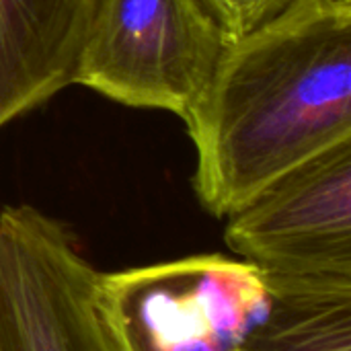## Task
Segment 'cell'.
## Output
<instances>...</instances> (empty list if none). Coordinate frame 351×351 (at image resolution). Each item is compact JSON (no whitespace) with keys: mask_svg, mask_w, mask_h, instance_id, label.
<instances>
[{"mask_svg":"<svg viewBox=\"0 0 351 351\" xmlns=\"http://www.w3.org/2000/svg\"><path fill=\"white\" fill-rule=\"evenodd\" d=\"M185 125L193 189L214 218L351 140V0H290L232 39Z\"/></svg>","mask_w":351,"mask_h":351,"instance_id":"obj_1","label":"cell"},{"mask_svg":"<svg viewBox=\"0 0 351 351\" xmlns=\"http://www.w3.org/2000/svg\"><path fill=\"white\" fill-rule=\"evenodd\" d=\"M0 351H134L103 274L33 206L0 208Z\"/></svg>","mask_w":351,"mask_h":351,"instance_id":"obj_2","label":"cell"},{"mask_svg":"<svg viewBox=\"0 0 351 351\" xmlns=\"http://www.w3.org/2000/svg\"><path fill=\"white\" fill-rule=\"evenodd\" d=\"M228 43L199 0H99L72 84L185 121Z\"/></svg>","mask_w":351,"mask_h":351,"instance_id":"obj_3","label":"cell"},{"mask_svg":"<svg viewBox=\"0 0 351 351\" xmlns=\"http://www.w3.org/2000/svg\"><path fill=\"white\" fill-rule=\"evenodd\" d=\"M134 351H243L269 311L263 274L220 253L103 274Z\"/></svg>","mask_w":351,"mask_h":351,"instance_id":"obj_4","label":"cell"},{"mask_svg":"<svg viewBox=\"0 0 351 351\" xmlns=\"http://www.w3.org/2000/svg\"><path fill=\"white\" fill-rule=\"evenodd\" d=\"M224 241L265 280L351 284V140L286 171L230 214Z\"/></svg>","mask_w":351,"mask_h":351,"instance_id":"obj_5","label":"cell"},{"mask_svg":"<svg viewBox=\"0 0 351 351\" xmlns=\"http://www.w3.org/2000/svg\"><path fill=\"white\" fill-rule=\"evenodd\" d=\"M99 0H0V128L72 84Z\"/></svg>","mask_w":351,"mask_h":351,"instance_id":"obj_6","label":"cell"},{"mask_svg":"<svg viewBox=\"0 0 351 351\" xmlns=\"http://www.w3.org/2000/svg\"><path fill=\"white\" fill-rule=\"evenodd\" d=\"M243 351H351V284L271 282Z\"/></svg>","mask_w":351,"mask_h":351,"instance_id":"obj_7","label":"cell"},{"mask_svg":"<svg viewBox=\"0 0 351 351\" xmlns=\"http://www.w3.org/2000/svg\"><path fill=\"white\" fill-rule=\"evenodd\" d=\"M220 23L228 39H237L282 10L290 0H199Z\"/></svg>","mask_w":351,"mask_h":351,"instance_id":"obj_8","label":"cell"}]
</instances>
